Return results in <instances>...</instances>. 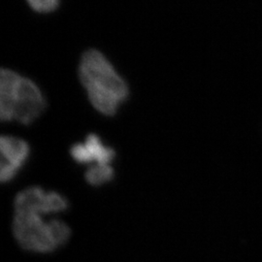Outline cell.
I'll return each instance as SVG.
<instances>
[{
    "label": "cell",
    "instance_id": "1",
    "mask_svg": "<svg viewBox=\"0 0 262 262\" xmlns=\"http://www.w3.org/2000/svg\"><path fill=\"white\" fill-rule=\"evenodd\" d=\"M79 77L94 109L104 116H114L128 97L126 82L97 50H88L82 56Z\"/></svg>",
    "mask_w": 262,
    "mask_h": 262
},
{
    "label": "cell",
    "instance_id": "6",
    "mask_svg": "<svg viewBox=\"0 0 262 262\" xmlns=\"http://www.w3.org/2000/svg\"><path fill=\"white\" fill-rule=\"evenodd\" d=\"M70 155L79 164H111L116 157V151L106 146L98 135L92 133L86 136L83 143L73 145Z\"/></svg>",
    "mask_w": 262,
    "mask_h": 262
},
{
    "label": "cell",
    "instance_id": "8",
    "mask_svg": "<svg viewBox=\"0 0 262 262\" xmlns=\"http://www.w3.org/2000/svg\"><path fill=\"white\" fill-rule=\"evenodd\" d=\"M60 0H27L30 8L37 13H51L54 12L59 5Z\"/></svg>",
    "mask_w": 262,
    "mask_h": 262
},
{
    "label": "cell",
    "instance_id": "5",
    "mask_svg": "<svg viewBox=\"0 0 262 262\" xmlns=\"http://www.w3.org/2000/svg\"><path fill=\"white\" fill-rule=\"evenodd\" d=\"M0 180L2 183H8L17 176L27 162L30 148L24 139L3 135L0 139Z\"/></svg>",
    "mask_w": 262,
    "mask_h": 262
},
{
    "label": "cell",
    "instance_id": "3",
    "mask_svg": "<svg viewBox=\"0 0 262 262\" xmlns=\"http://www.w3.org/2000/svg\"><path fill=\"white\" fill-rule=\"evenodd\" d=\"M12 229L23 249L37 253L55 252L71 235L70 227L64 222L46 220L45 215L31 213H15Z\"/></svg>",
    "mask_w": 262,
    "mask_h": 262
},
{
    "label": "cell",
    "instance_id": "4",
    "mask_svg": "<svg viewBox=\"0 0 262 262\" xmlns=\"http://www.w3.org/2000/svg\"><path fill=\"white\" fill-rule=\"evenodd\" d=\"M14 208L15 213H31L46 216L66 211L68 201L56 191L31 187L19 191L16 195Z\"/></svg>",
    "mask_w": 262,
    "mask_h": 262
},
{
    "label": "cell",
    "instance_id": "2",
    "mask_svg": "<svg viewBox=\"0 0 262 262\" xmlns=\"http://www.w3.org/2000/svg\"><path fill=\"white\" fill-rule=\"evenodd\" d=\"M46 100L32 80L10 69L0 73V119L28 125L45 111Z\"/></svg>",
    "mask_w": 262,
    "mask_h": 262
},
{
    "label": "cell",
    "instance_id": "7",
    "mask_svg": "<svg viewBox=\"0 0 262 262\" xmlns=\"http://www.w3.org/2000/svg\"><path fill=\"white\" fill-rule=\"evenodd\" d=\"M115 176V171L111 164L91 165L85 171L84 178L88 184L93 187H100L111 182Z\"/></svg>",
    "mask_w": 262,
    "mask_h": 262
}]
</instances>
